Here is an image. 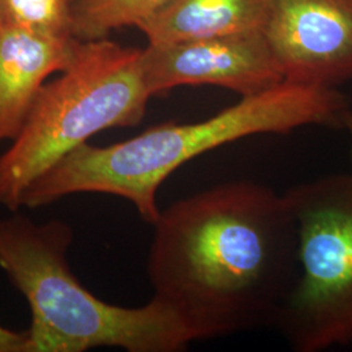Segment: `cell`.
I'll return each mask as SVG.
<instances>
[{
  "label": "cell",
  "mask_w": 352,
  "mask_h": 352,
  "mask_svg": "<svg viewBox=\"0 0 352 352\" xmlns=\"http://www.w3.org/2000/svg\"><path fill=\"white\" fill-rule=\"evenodd\" d=\"M266 37L292 84L337 89L352 80V0H273Z\"/></svg>",
  "instance_id": "52a82bcc"
},
{
  "label": "cell",
  "mask_w": 352,
  "mask_h": 352,
  "mask_svg": "<svg viewBox=\"0 0 352 352\" xmlns=\"http://www.w3.org/2000/svg\"><path fill=\"white\" fill-rule=\"evenodd\" d=\"M141 52L106 38L78 42L72 62L41 89L0 154V206L20 209L28 187L96 133L141 123L151 98Z\"/></svg>",
  "instance_id": "277c9868"
},
{
  "label": "cell",
  "mask_w": 352,
  "mask_h": 352,
  "mask_svg": "<svg viewBox=\"0 0 352 352\" xmlns=\"http://www.w3.org/2000/svg\"><path fill=\"white\" fill-rule=\"evenodd\" d=\"M273 0H168L142 20L149 43L265 32Z\"/></svg>",
  "instance_id": "9c48e42d"
},
{
  "label": "cell",
  "mask_w": 352,
  "mask_h": 352,
  "mask_svg": "<svg viewBox=\"0 0 352 352\" xmlns=\"http://www.w3.org/2000/svg\"><path fill=\"white\" fill-rule=\"evenodd\" d=\"M153 226V298L175 312L193 342L276 324L299 270L286 193L226 182L173 202Z\"/></svg>",
  "instance_id": "6da1fadb"
},
{
  "label": "cell",
  "mask_w": 352,
  "mask_h": 352,
  "mask_svg": "<svg viewBox=\"0 0 352 352\" xmlns=\"http://www.w3.org/2000/svg\"><path fill=\"white\" fill-rule=\"evenodd\" d=\"M343 128L349 132V135H350V138H351L352 144V109H350V110L347 111V113H346V116H344V120H343Z\"/></svg>",
  "instance_id": "4fadbf2b"
},
{
  "label": "cell",
  "mask_w": 352,
  "mask_h": 352,
  "mask_svg": "<svg viewBox=\"0 0 352 352\" xmlns=\"http://www.w3.org/2000/svg\"><path fill=\"white\" fill-rule=\"evenodd\" d=\"M168 0H75L72 36L80 41L107 37L118 28L138 26Z\"/></svg>",
  "instance_id": "30bf717a"
},
{
  "label": "cell",
  "mask_w": 352,
  "mask_h": 352,
  "mask_svg": "<svg viewBox=\"0 0 352 352\" xmlns=\"http://www.w3.org/2000/svg\"><path fill=\"white\" fill-rule=\"evenodd\" d=\"M141 68L151 97L177 87L213 85L244 98L285 82L265 32L148 43Z\"/></svg>",
  "instance_id": "8992f818"
},
{
  "label": "cell",
  "mask_w": 352,
  "mask_h": 352,
  "mask_svg": "<svg viewBox=\"0 0 352 352\" xmlns=\"http://www.w3.org/2000/svg\"><path fill=\"white\" fill-rule=\"evenodd\" d=\"M72 0H0V21L50 36H72Z\"/></svg>",
  "instance_id": "8fae6325"
},
{
  "label": "cell",
  "mask_w": 352,
  "mask_h": 352,
  "mask_svg": "<svg viewBox=\"0 0 352 352\" xmlns=\"http://www.w3.org/2000/svg\"><path fill=\"white\" fill-rule=\"evenodd\" d=\"M350 109L338 89L285 81L197 123H164L107 146L87 142L36 179L21 206L36 209L76 193H104L131 202L153 225L161 213L158 190L183 164L254 135H286L307 126L343 128Z\"/></svg>",
  "instance_id": "7a4b0ae2"
},
{
  "label": "cell",
  "mask_w": 352,
  "mask_h": 352,
  "mask_svg": "<svg viewBox=\"0 0 352 352\" xmlns=\"http://www.w3.org/2000/svg\"><path fill=\"white\" fill-rule=\"evenodd\" d=\"M298 228V278L276 321L298 352L352 344V173L287 192Z\"/></svg>",
  "instance_id": "5b68a950"
},
{
  "label": "cell",
  "mask_w": 352,
  "mask_h": 352,
  "mask_svg": "<svg viewBox=\"0 0 352 352\" xmlns=\"http://www.w3.org/2000/svg\"><path fill=\"white\" fill-rule=\"evenodd\" d=\"M26 331L17 333L0 325V352H26Z\"/></svg>",
  "instance_id": "7c38bea8"
},
{
  "label": "cell",
  "mask_w": 352,
  "mask_h": 352,
  "mask_svg": "<svg viewBox=\"0 0 352 352\" xmlns=\"http://www.w3.org/2000/svg\"><path fill=\"white\" fill-rule=\"evenodd\" d=\"M78 42L0 21V142L17 136L46 80L69 65Z\"/></svg>",
  "instance_id": "ba28073f"
},
{
  "label": "cell",
  "mask_w": 352,
  "mask_h": 352,
  "mask_svg": "<svg viewBox=\"0 0 352 352\" xmlns=\"http://www.w3.org/2000/svg\"><path fill=\"white\" fill-rule=\"evenodd\" d=\"M72 1H75V0H72Z\"/></svg>",
  "instance_id": "5bb4252c"
},
{
  "label": "cell",
  "mask_w": 352,
  "mask_h": 352,
  "mask_svg": "<svg viewBox=\"0 0 352 352\" xmlns=\"http://www.w3.org/2000/svg\"><path fill=\"white\" fill-rule=\"evenodd\" d=\"M72 227L0 217V267L29 304L26 352H180L193 342L175 312L154 298L126 308L98 299L72 273L67 252Z\"/></svg>",
  "instance_id": "3957f363"
}]
</instances>
